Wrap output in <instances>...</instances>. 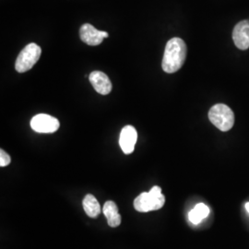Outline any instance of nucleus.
Listing matches in <instances>:
<instances>
[{
  "mask_svg": "<svg viewBox=\"0 0 249 249\" xmlns=\"http://www.w3.org/2000/svg\"><path fill=\"white\" fill-rule=\"evenodd\" d=\"M42 49L35 43L26 45L21 52L18 53L15 63V69L18 73H24L34 68L37 61L40 59Z\"/></svg>",
  "mask_w": 249,
  "mask_h": 249,
  "instance_id": "4",
  "label": "nucleus"
},
{
  "mask_svg": "<svg viewBox=\"0 0 249 249\" xmlns=\"http://www.w3.org/2000/svg\"><path fill=\"white\" fill-rule=\"evenodd\" d=\"M188 219L193 224H198L203 220V218L198 214L195 209L190 211V213H188Z\"/></svg>",
  "mask_w": 249,
  "mask_h": 249,
  "instance_id": "13",
  "label": "nucleus"
},
{
  "mask_svg": "<svg viewBox=\"0 0 249 249\" xmlns=\"http://www.w3.org/2000/svg\"><path fill=\"white\" fill-rule=\"evenodd\" d=\"M57 118L46 114H39L31 120L32 128L38 133H53L59 128Z\"/></svg>",
  "mask_w": 249,
  "mask_h": 249,
  "instance_id": "5",
  "label": "nucleus"
},
{
  "mask_svg": "<svg viewBox=\"0 0 249 249\" xmlns=\"http://www.w3.org/2000/svg\"><path fill=\"white\" fill-rule=\"evenodd\" d=\"M104 214L106 215L107 223L111 227H117L121 223V216L118 213L117 205L114 201H107L103 209Z\"/></svg>",
  "mask_w": 249,
  "mask_h": 249,
  "instance_id": "10",
  "label": "nucleus"
},
{
  "mask_svg": "<svg viewBox=\"0 0 249 249\" xmlns=\"http://www.w3.org/2000/svg\"><path fill=\"white\" fill-rule=\"evenodd\" d=\"M196 210V212L198 213V214L205 219L206 217H208V215L210 214V209L208 206L203 204V203H198V204L195 206L194 208Z\"/></svg>",
  "mask_w": 249,
  "mask_h": 249,
  "instance_id": "12",
  "label": "nucleus"
},
{
  "mask_svg": "<svg viewBox=\"0 0 249 249\" xmlns=\"http://www.w3.org/2000/svg\"><path fill=\"white\" fill-rule=\"evenodd\" d=\"M187 48L186 43L181 38H172L165 46L161 68L166 73L178 71L184 65L187 58Z\"/></svg>",
  "mask_w": 249,
  "mask_h": 249,
  "instance_id": "1",
  "label": "nucleus"
},
{
  "mask_svg": "<svg viewBox=\"0 0 249 249\" xmlns=\"http://www.w3.org/2000/svg\"><path fill=\"white\" fill-rule=\"evenodd\" d=\"M89 81L94 89L102 95H107L112 90V82L104 72L92 71L89 74Z\"/></svg>",
  "mask_w": 249,
  "mask_h": 249,
  "instance_id": "9",
  "label": "nucleus"
},
{
  "mask_svg": "<svg viewBox=\"0 0 249 249\" xmlns=\"http://www.w3.org/2000/svg\"><path fill=\"white\" fill-rule=\"evenodd\" d=\"M82 205L85 213L90 218H96L101 213V206L98 200L95 196L90 194L85 196L82 201Z\"/></svg>",
  "mask_w": 249,
  "mask_h": 249,
  "instance_id": "11",
  "label": "nucleus"
},
{
  "mask_svg": "<svg viewBox=\"0 0 249 249\" xmlns=\"http://www.w3.org/2000/svg\"><path fill=\"white\" fill-rule=\"evenodd\" d=\"M232 40L235 46L240 50L249 48V20L245 19L238 22L232 31Z\"/></svg>",
  "mask_w": 249,
  "mask_h": 249,
  "instance_id": "7",
  "label": "nucleus"
},
{
  "mask_svg": "<svg viewBox=\"0 0 249 249\" xmlns=\"http://www.w3.org/2000/svg\"><path fill=\"white\" fill-rule=\"evenodd\" d=\"M108 33L104 31H99L96 28L89 23L83 24L80 27V40L86 45L96 46L101 45L105 38H108Z\"/></svg>",
  "mask_w": 249,
  "mask_h": 249,
  "instance_id": "6",
  "label": "nucleus"
},
{
  "mask_svg": "<svg viewBox=\"0 0 249 249\" xmlns=\"http://www.w3.org/2000/svg\"><path fill=\"white\" fill-rule=\"evenodd\" d=\"M165 202V196L161 194L160 187H152L149 192H143L134 200V208L140 213H148L161 209Z\"/></svg>",
  "mask_w": 249,
  "mask_h": 249,
  "instance_id": "2",
  "label": "nucleus"
},
{
  "mask_svg": "<svg viewBox=\"0 0 249 249\" xmlns=\"http://www.w3.org/2000/svg\"><path fill=\"white\" fill-rule=\"evenodd\" d=\"M11 161V158L9 154L3 150H0V166L5 167L8 166Z\"/></svg>",
  "mask_w": 249,
  "mask_h": 249,
  "instance_id": "14",
  "label": "nucleus"
},
{
  "mask_svg": "<svg viewBox=\"0 0 249 249\" xmlns=\"http://www.w3.org/2000/svg\"><path fill=\"white\" fill-rule=\"evenodd\" d=\"M138 141V132L133 125L123 127L119 138V145L124 154H131Z\"/></svg>",
  "mask_w": 249,
  "mask_h": 249,
  "instance_id": "8",
  "label": "nucleus"
},
{
  "mask_svg": "<svg viewBox=\"0 0 249 249\" xmlns=\"http://www.w3.org/2000/svg\"><path fill=\"white\" fill-rule=\"evenodd\" d=\"M246 209H247V211H248V212H249V202H248V203H247V204H246Z\"/></svg>",
  "mask_w": 249,
  "mask_h": 249,
  "instance_id": "15",
  "label": "nucleus"
},
{
  "mask_svg": "<svg viewBox=\"0 0 249 249\" xmlns=\"http://www.w3.org/2000/svg\"><path fill=\"white\" fill-rule=\"evenodd\" d=\"M209 119L221 131H229L234 124V115L231 108L223 104L215 105L209 112Z\"/></svg>",
  "mask_w": 249,
  "mask_h": 249,
  "instance_id": "3",
  "label": "nucleus"
}]
</instances>
